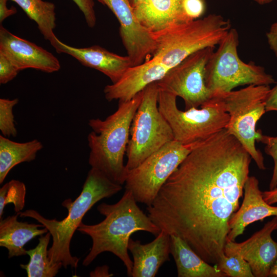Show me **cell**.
Returning <instances> with one entry per match:
<instances>
[{
  "label": "cell",
  "mask_w": 277,
  "mask_h": 277,
  "mask_svg": "<svg viewBox=\"0 0 277 277\" xmlns=\"http://www.w3.org/2000/svg\"><path fill=\"white\" fill-rule=\"evenodd\" d=\"M251 157L226 129L200 142L168 179L148 215L180 237L205 261L224 252L228 223L239 208Z\"/></svg>",
  "instance_id": "cell-1"
},
{
  "label": "cell",
  "mask_w": 277,
  "mask_h": 277,
  "mask_svg": "<svg viewBox=\"0 0 277 277\" xmlns=\"http://www.w3.org/2000/svg\"><path fill=\"white\" fill-rule=\"evenodd\" d=\"M97 209L105 219L94 225L82 222L77 230L89 236L92 242L83 265L87 266L101 253L110 252L123 262L127 275L131 276L133 261L128 248L131 235L136 231H144L156 236L161 231V229L138 207L130 190L125 189L116 203H102Z\"/></svg>",
  "instance_id": "cell-2"
},
{
  "label": "cell",
  "mask_w": 277,
  "mask_h": 277,
  "mask_svg": "<svg viewBox=\"0 0 277 277\" xmlns=\"http://www.w3.org/2000/svg\"><path fill=\"white\" fill-rule=\"evenodd\" d=\"M122 189V185L112 182L98 170L91 168L78 197L73 201L67 199L63 202L62 205L68 210L67 216L63 220L46 219L33 209L17 213L20 217L35 220L50 233L52 244L48 253L52 263H61L65 268L69 266L76 268L79 259L72 256L70 250L75 231L92 207L101 200L110 197Z\"/></svg>",
  "instance_id": "cell-3"
},
{
  "label": "cell",
  "mask_w": 277,
  "mask_h": 277,
  "mask_svg": "<svg viewBox=\"0 0 277 277\" xmlns=\"http://www.w3.org/2000/svg\"><path fill=\"white\" fill-rule=\"evenodd\" d=\"M143 91L127 101H119L116 110L104 120H89L92 129L87 136L90 149L88 163L112 182L123 185L128 170L124 163L134 115L141 102Z\"/></svg>",
  "instance_id": "cell-4"
},
{
  "label": "cell",
  "mask_w": 277,
  "mask_h": 277,
  "mask_svg": "<svg viewBox=\"0 0 277 277\" xmlns=\"http://www.w3.org/2000/svg\"><path fill=\"white\" fill-rule=\"evenodd\" d=\"M231 28L229 20L216 14L172 26L152 33L151 57L170 69L193 53L218 45Z\"/></svg>",
  "instance_id": "cell-5"
},
{
  "label": "cell",
  "mask_w": 277,
  "mask_h": 277,
  "mask_svg": "<svg viewBox=\"0 0 277 277\" xmlns=\"http://www.w3.org/2000/svg\"><path fill=\"white\" fill-rule=\"evenodd\" d=\"M270 89L268 85H250L239 90L213 94L229 115L226 129L240 142L261 170L266 167L255 142H259L263 134L255 127L266 112L265 100Z\"/></svg>",
  "instance_id": "cell-6"
},
{
  "label": "cell",
  "mask_w": 277,
  "mask_h": 277,
  "mask_svg": "<svg viewBox=\"0 0 277 277\" xmlns=\"http://www.w3.org/2000/svg\"><path fill=\"white\" fill-rule=\"evenodd\" d=\"M238 31L231 28L211 54L206 67L205 83L213 94L229 92L245 85L273 84V76L262 66L247 63L239 57Z\"/></svg>",
  "instance_id": "cell-7"
},
{
  "label": "cell",
  "mask_w": 277,
  "mask_h": 277,
  "mask_svg": "<svg viewBox=\"0 0 277 277\" xmlns=\"http://www.w3.org/2000/svg\"><path fill=\"white\" fill-rule=\"evenodd\" d=\"M176 97L159 89V109L170 125L174 140L183 144L199 143L226 128L229 115L216 96L213 95L201 109L185 111L178 108Z\"/></svg>",
  "instance_id": "cell-8"
},
{
  "label": "cell",
  "mask_w": 277,
  "mask_h": 277,
  "mask_svg": "<svg viewBox=\"0 0 277 277\" xmlns=\"http://www.w3.org/2000/svg\"><path fill=\"white\" fill-rule=\"evenodd\" d=\"M159 93L157 82L143 90L141 102L131 123L126 150L128 171L174 140L171 128L159 109Z\"/></svg>",
  "instance_id": "cell-9"
},
{
  "label": "cell",
  "mask_w": 277,
  "mask_h": 277,
  "mask_svg": "<svg viewBox=\"0 0 277 277\" xmlns=\"http://www.w3.org/2000/svg\"><path fill=\"white\" fill-rule=\"evenodd\" d=\"M199 143L183 144L174 140L128 171L125 189L137 203L150 206L168 179Z\"/></svg>",
  "instance_id": "cell-10"
},
{
  "label": "cell",
  "mask_w": 277,
  "mask_h": 277,
  "mask_svg": "<svg viewBox=\"0 0 277 277\" xmlns=\"http://www.w3.org/2000/svg\"><path fill=\"white\" fill-rule=\"evenodd\" d=\"M215 47L200 49L170 69L157 82L160 90L183 99L185 110L198 108L212 97L205 83L206 67Z\"/></svg>",
  "instance_id": "cell-11"
},
{
  "label": "cell",
  "mask_w": 277,
  "mask_h": 277,
  "mask_svg": "<svg viewBox=\"0 0 277 277\" xmlns=\"http://www.w3.org/2000/svg\"><path fill=\"white\" fill-rule=\"evenodd\" d=\"M97 1L107 6L117 19L120 36L132 66L150 58L155 46L153 34L138 21L128 0Z\"/></svg>",
  "instance_id": "cell-12"
},
{
  "label": "cell",
  "mask_w": 277,
  "mask_h": 277,
  "mask_svg": "<svg viewBox=\"0 0 277 277\" xmlns=\"http://www.w3.org/2000/svg\"><path fill=\"white\" fill-rule=\"evenodd\" d=\"M277 230V216L245 241L236 243L227 241L224 248L226 255H241L250 265L254 277L269 276L277 260V242L272 233Z\"/></svg>",
  "instance_id": "cell-13"
},
{
  "label": "cell",
  "mask_w": 277,
  "mask_h": 277,
  "mask_svg": "<svg viewBox=\"0 0 277 277\" xmlns=\"http://www.w3.org/2000/svg\"><path fill=\"white\" fill-rule=\"evenodd\" d=\"M0 51L19 70L34 69L53 73L61 69L60 61L52 53L35 44L0 27Z\"/></svg>",
  "instance_id": "cell-14"
},
{
  "label": "cell",
  "mask_w": 277,
  "mask_h": 277,
  "mask_svg": "<svg viewBox=\"0 0 277 277\" xmlns=\"http://www.w3.org/2000/svg\"><path fill=\"white\" fill-rule=\"evenodd\" d=\"M58 53L68 54L83 65L99 71L114 83L132 66L128 55L122 56L98 45L77 48L69 46L56 36L50 41Z\"/></svg>",
  "instance_id": "cell-15"
},
{
  "label": "cell",
  "mask_w": 277,
  "mask_h": 277,
  "mask_svg": "<svg viewBox=\"0 0 277 277\" xmlns=\"http://www.w3.org/2000/svg\"><path fill=\"white\" fill-rule=\"evenodd\" d=\"M169 68L151 57L144 63L129 67L121 78L104 89L105 98L127 101L131 100L148 85L161 80Z\"/></svg>",
  "instance_id": "cell-16"
},
{
  "label": "cell",
  "mask_w": 277,
  "mask_h": 277,
  "mask_svg": "<svg viewBox=\"0 0 277 277\" xmlns=\"http://www.w3.org/2000/svg\"><path fill=\"white\" fill-rule=\"evenodd\" d=\"M272 216H277V206L264 200L259 180L254 176H249L244 185L242 204L229 221L227 241H235L249 225Z\"/></svg>",
  "instance_id": "cell-17"
},
{
  "label": "cell",
  "mask_w": 277,
  "mask_h": 277,
  "mask_svg": "<svg viewBox=\"0 0 277 277\" xmlns=\"http://www.w3.org/2000/svg\"><path fill=\"white\" fill-rule=\"evenodd\" d=\"M185 0H144L134 7L140 23L152 34L191 21L185 9Z\"/></svg>",
  "instance_id": "cell-18"
},
{
  "label": "cell",
  "mask_w": 277,
  "mask_h": 277,
  "mask_svg": "<svg viewBox=\"0 0 277 277\" xmlns=\"http://www.w3.org/2000/svg\"><path fill=\"white\" fill-rule=\"evenodd\" d=\"M128 250L133 257L132 277H154L160 268L169 261L170 235L164 230L152 241L142 244L130 238Z\"/></svg>",
  "instance_id": "cell-19"
},
{
  "label": "cell",
  "mask_w": 277,
  "mask_h": 277,
  "mask_svg": "<svg viewBox=\"0 0 277 277\" xmlns=\"http://www.w3.org/2000/svg\"><path fill=\"white\" fill-rule=\"evenodd\" d=\"M18 213L1 219L0 221V246L8 251V258L27 254L25 245L37 236L48 232L41 224H30L17 220Z\"/></svg>",
  "instance_id": "cell-20"
},
{
  "label": "cell",
  "mask_w": 277,
  "mask_h": 277,
  "mask_svg": "<svg viewBox=\"0 0 277 277\" xmlns=\"http://www.w3.org/2000/svg\"><path fill=\"white\" fill-rule=\"evenodd\" d=\"M170 253L178 277H226L201 258L184 240L173 234L170 235Z\"/></svg>",
  "instance_id": "cell-21"
},
{
  "label": "cell",
  "mask_w": 277,
  "mask_h": 277,
  "mask_svg": "<svg viewBox=\"0 0 277 277\" xmlns=\"http://www.w3.org/2000/svg\"><path fill=\"white\" fill-rule=\"evenodd\" d=\"M43 148L42 143L34 139L24 143L13 141L0 135V184L10 170L18 164L34 160Z\"/></svg>",
  "instance_id": "cell-22"
},
{
  "label": "cell",
  "mask_w": 277,
  "mask_h": 277,
  "mask_svg": "<svg viewBox=\"0 0 277 277\" xmlns=\"http://www.w3.org/2000/svg\"><path fill=\"white\" fill-rule=\"evenodd\" d=\"M15 2L26 13L30 19L36 23L44 38L49 42L55 35V6L43 0H10Z\"/></svg>",
  "instance_id": "cell-23"
},
{
  "label": "cell",
  "mask_w": 277,
  "mask_h": 277,
  "mask_svg": "<svg viewBox=\"0 0 277 277\" xmlns=\"http://www.w3.org/2000/svg\"><path fill=\"white\" fill-rule=\"evenodd\" d=\"M51 236L49 231L41 235L37 246L27 250L29 261L20 266L26 270L28 277H53L63 266L61 263H52L49 258L47 248Z\"/></svg>",
  "instance_id": "cell-24"
},
{
  "label": "cell",
  "mask_w": 277,
  "mask_h": 277,
  "mask_svg": "<svg viewBox=\"0 0 277 277\" xmlns=\"http://www.w3.org/2000/svg\"><path fill=\"white\" fill-rule=\"evenodd\" d=\"M26 188L25 184L18 180H12L0 188V219L6 205L11 203L16 213L21 212L25 205Z\"/></svg>",
  "instance_id": "cell-25"
},
{
  "label": "cell",
  "mask_w": 277,
  "mask_h": 277,
  "mask_svg": "<svg viewBox=\"0 0 277 277\" xmlns=\"http://www.w3.org/2000/svg\"><path fill=\"white\" fill-rule=\"evenodd\" d=\"M226 277H254L250 265L241 255H226L224 252L214 265Z\"/></svg>",
  "instance_id": "cell-26"
},
{
  "label": "cell",
  "mask_w": 277,
  "mask_h": 277,
  "mask_svg": "<svg viewBox=\"0 0 277 277\" xmlns=\"http://www.w3.org/2000/svg\"><path fill=\"white\" fill-rule=\"evenodd\" d=\"M18 101L17 98L0 99V130L2 135L5 137H15L17 135L13 108Z\"/></svg>",
  "instance_id": "cell-27"
},
{
  "label": "cell",
  "mask_w": 277,
  "mask_h": 277,
  "mask_svg": "<svg viewBox=\"0 0 277 277\" xmlns=\"http://www.w3.org/2000/svg\"><path fill=\"white\" fill-rule=\"evenodd\" d=\"M259 142L265 145V152L271 156L274 162L273 173L269 183V190H272L277 187V136L262 134Z\"/></svg>",
  "instance_id": "cell-28"
},
{
  "label": "cell",
  "mask_w": 277,
  "mask_h": 277,
  "mask_svg": "<svg viewBox=\"0 0 277 277\" xmlns=\"http://www.w3.org/2000/svg\"><path fill=\"white\" fill-rule=\"evenodd\" d=\"M19 71L10 60L0 51V83L5 84L12 81Z\"/></svg>",
  "instance_id": "cell-29"
},
{
  "label": "cell",
  "mask_w": 277,
  "mask_h": 277,
  "mask_svg": "<svg viewBox=\"0 0 277 277\" xmlns=\"http://www.w3.org/2000/svg\"><path fill=\"white\" fill-rule=\"evenodd\" d=\"M83 13L86 23L90 28L95 26L96 17L93 0H72Z\"/></svg>",
  "instance_id": "cell-30"
},
{
  "label": "cell",
  "mask_w": 277,
  "mask_h": 277,
  "mask_svg": "<svg viewBox=\"0 0 277 277\" xmlns=\"http://www.w3.org/2000/svg\"><path fill=\"white\" fill-rule=\"evenodd\" d=\"M266 38L270 49L277 57V22L270 26L266 33Z\"/></svg>",
  "instance_id": "cell-31"
},
{
  "label": "cell",
  "mask_w": 277,
  "mask_h": 277,
  "mask_svg": "<svg viewBox=\"0 0 277 277\" xmlns=\"http://www.w3.org/2000/svg\"><path fill=\"white\" fill-rule=\"evenodd\" d=\"M266 112L277 111V82L275 85L270 89L265 100Z\"/></svg>",
  "instance_id": "cell-32"
},
{
  "label": "cell",
  "mask_w": 277,
  "mask_h": 277,
  "mask_svg": "<svg viewBox=\"0 0 277 277\" xmlns=\"http://www.w3.org/2000/svg\"><path fill=\"white\" fill-rule=\"evenodd\" d=\"M9 0H0V23H2L7 17L14 15L17 12L15 7L8 8L7 2Z\"/></svg>",
  "instance_id": "cell-33"
},
{
  "label": "cell",
  "mask_w": 277,
  "mask_h": 277,
  "mask_svg": "<svg viewBox=\"0 0 277 277\" xmlns=\"http://www.w3.org/2000/svg\"><path fill=\"white\" fill-rule=\"evenodd\" d=\"M263 196L264 200L270 205L277 203V187L263 192Z\"/></svg>",
  "instance_id": "cell-34"
},
{
  "label": "cell",
  "mask_w": 277,
  "mask_h": 277,
  "mask_svg": "<svg viewBox=\"0 0 277 277\" xmlns=\"http://www.w3.org/2000/svg\"><path fill=\"white\" fill-rule=\"evenodd\" d=\"M113 275V274L109 273V267L106 265L96 268L94 271H91L90 273V276H111Z\"/></svg>",
  "instance_id": "cell-35"
},
{
  "label": "cell",
  "mask_w": 277,
  "mask_h": 277,
  "mask_svg": "<svg viewBox=\"0 0 277 277\" xmlns=\"http://www.w3.org/2000/svg\"><path fill=\"white\" fill-rule=\"evenodd\" d=\"M269 276L277 277V260L270 270Z\"/></svg>",
  "instance_id": "cell-36"
},
{
  "label": "cell",
  "mask_w": 277,
  "mask_h": 277,
  "mask_svg": "<svg viewBox=\"0 0 277 277\" xmlns=\"http://www.w3.org/2000/svg\"><path fill=\"white\" fill-rule=\"evenodd\" d=\"M144 0H128L130 4L133 8L138 5Z\"/></svg>",
  "instance_id": "cell-37"
},
{
  "label": "cell",
  "mask_w": 277,
  "mask_h": 277,
  "mask_svg": "<svg viewBox=\"0 0 277 277\" xmlns=\"http://www.w3.org/2000/svg\"><path fill=\"white\" fill-rule=\"evenodd\" d=\"M253 1H254V2H256L257 3L259 4L263 5V4H266L268 3H270L273 0H253Z\"/></svg>",
  "instance_id": "cell-38"
}]
</instances>
